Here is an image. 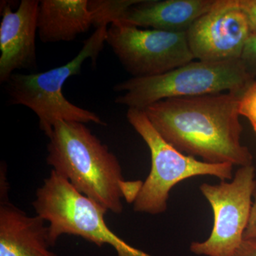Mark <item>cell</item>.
I'll list each match as a JSON object with an SVG mask.
<instances>
[{"label":"cell","mask_w":256,"mask_h":256,"mask_svg":"<svg viewBox=\"0 0 256 256\" xmlns=\"http://www.w3.org/2000/svg\"><path fill=\"white\" fill-rule=\"evenodd\" d=\"M165 140L186 156L210 164L252 165V156L240 142L239 94L164 99L144 110Z\"/></svg>","instance_id":"6da1fadb"},{"label":"cell","mask_w":256,"mask_h":256,"mask_svg":"<svg viewBox=\"0 0 256 256\" xmlns=\"http://www.w3.org/2000/svg\"><path fill=\"white\" fill-rule=\"evenodd\" d=\"M47 144V164L77 191L120 214L124 180L117 156L85 126L77 122L56 124Z\"/></svg>","instance_id":"7a4b0ae2"},{"label":"cell","mask_w":256,"mask_h":256,"mask_svg":"<svg viewBox=\"0 0 256 256\" xmlns=\"http://www.w3.org/2000/svg\"><path fill=\"white\" fill-rule=\"evenodd\" d=\"M108 26L97 28L84 42L78 55L68 63L41 73L14 74L6 82L10 102L25 106L33 111L40 120V129L47 137L60 121L106 126L95 112L67 100L62 88L70 77L82 72V64L88 58H90L92 64L96 63L106 42Z\"/></svg>","instance_id":"3957f363"},{"label":"cell","mask_w":256,"mask_h":256,"mask_svg":"<svg viewBox=\"0 0 256 256\" xmlns=\"http://www.w3.org/2000/svg\"><path fill=\"white\" fill-rule=\"evenodd\" d=\"M252 80L242 60L212 62L194 60L166 73L131 78L116 84L114 92H124L116 104L144 110L160 100L234 92L240 94Z\"/></svg>","instance_id":"277c9868"},{"label":"cell","mask_w":256,"mask_h":256,"mask_svg":"<svg viewBox=\"0 0 256 256\" xmlns=\"http://www.w3.org/2000/svg\"><path fill=\"white\" fill-rule=\"evenodd\" d=\"M36 215L48 222V240L54 246L64 234L78 236L98 247L112 246L118 256H152L131 246L108 226V210L77 191L54 170L37 188L32 202Z\"/></svg>","instance_id":"5b68a950"},{"label":"cell","mask_w":256,"mask_h":256,"mask_svg":"<svg viewBox=\"0 0 256 256\" xmlns=\"http://www.w3.org/2000/svg\"><path fill=\"white\" fill-rule=\"evenodd\" d=\"M126 117L151 154L150 172L133 202L134 212L152 215L164 213L172 188L186 178L213 176L226 181L233 178L234 165L210 164L175 149L160 136L142 110L128 108Z\"/></svg>","instance_id":"8992f818"},{"label":"cell","mask_w":256,"mask_h":256,"mask_svg":"<svg viewBox=\"0 0 256 256\" xmlns=\"http://www.w3.org/2000/svg\"><path fill=\"white\" fill-rule=\"evenodd\" d=\"M200 188L213 210V228L206 240L192 242L190 250L198 256H233L250 220L256 190L255 168L240 166L230 182L204 183Z\"/></svg>","instance_id":"52a82bcc"},{"label":"cell","mask_w":256,"mask_h":256,"mask_svg":"<svg viewBox=\"0 0 256 256\" xmlns=\"http://www.w3.org/2000/svg\"><path fill=\"white\" fill-rule=\"evenodd\" d=\"M106 43L132 78L160 75L195 60L186 33L112 23Z\"/></svg>","instance_id":"ba28073f"},{"label":"cell","mask_w":256,"mask_h":256,"mask_svg":"<svg viewBox=\"0 0 256 256\" xmlns=\"http://www.w3.org/2000/svg\"><path fill=\"white\" fill-rule=\"evenodd\" d=\"M186 34L195 60L220 62L240 60L252 32L238 0H216Z\"/></svg>","instance_id":"9c48e42d"},{"label":"cell","mask_w":256,"mask_h":256,"mask_svg":"<svg viewBox=\"0 0 256 256\" xmlns=\"http://www.w3.org/2000/svg\"><path fill=\"white\" fill-rule=\"evenodd\" d=\"M40 1L22 0L15 12L3 8L0 24V82H6L20 69L36 70V36Z\"/></svg>","instance_id":"30bf717a"},{"label":"cell","mask_w":256,"mask_h":256,"mask_svg":"<svg viewBox=\"0 0 256 256\" xmlns=\"http://www.w3.org/2000/svg\"><path fill=\"white\" fill-rule=\"evenodd\" d=\"M1 174L0 256H58L50 250L46 222L10 202L5 174Z\"/></svg>","instance_id":"8fae6325"},{"label":"cell","mask_w":256,"mask_h":256,"mask_svg":"<svg viewBox=\"0 0 256 256\" xmlns=\"http://www.w3.org/2000/svg\"><path fill=\"white\" fill-rule=\"evenodd\" d=\"M216 0H142L132 5L118 22L136 28L186 33Z\"/></svg>","instance_id":"7c38bea8"},{"label":"cell","mask_w":256,"mask_h":256,"mask_svg":"<svg viewBox=\"0 0 256 256\" xmlns=\"http://www.w3.org/2000/svg\"><path fill=\"white\" fill-rule=\"evenodd\" d=\"M92 26L98 18L90 0H42L38 12V35L44 43L70 42Z\"/></svg>","instance_id":"4fadbf2b"},{"label":"cell","mask_w":256,"mask_h":256,"mask_svg":"<svg viewBox=\"0 0 256 256\" xmlns=\"http://www.w3.org/2000/svg\"><path fill=\"white\" fill-rule=\"evenodd\" d=\"M239 114L248 120L256 134V80L239 94Z\"/></svg>","instance_id":"5bb4252c"},{"label":"cell","mask_w":256,"mask_h":256,"mask_svg":"<svg viewBox=\"0 0 256 256\" xmlns=\"http://www.w3.org/2000/svg\"><path fill=\"white\" fill-rule=\"evenodd\" d=\"M244 68L252 80H256V35L249 37L240 57Z\"/></svg>","instance_id":"9a60e30c"},{"label":"cell","mask_w":256,"mask_h":256,"mask_svg":"<svg viewBox=\"0 0 256 256\" xmlns=\"http://www.w3.org/2000/svg\"><path fill=\"white\" fill-rule=\"evenodd\" d=\"M238 3L246 16L252 34L256 35V0H238Z\"/></svg>","instance_id":"2e32d148"},{"label":"cell","mask_w":256,"mask_h":256,"mask_svg":"<svg viewBox=\"0 0 256 256\" xmlns=\"http://www.w3.org/2000/svg\"><path fill=\"white\" fill-rule=\"evenodd\" d=\"M233 256H256V238H244Z\"/></svg>","instance_id":"e0dca14e"},{"label":"cell","mask_w":256,"mask_h":256,"mask_svg":"<svg viewBox=\"0 0 256 256\" xmlns=\"http://www.w3.org/2000/svg\"><path fill=\"white\" fill-rule=\"evenodd\" d=\"M250 238H256V190L254 192V198H252L250 220L244 235V239Z\"/></svg>","instance_id":"ac0fdd59"}]
</instances>
